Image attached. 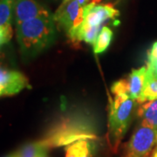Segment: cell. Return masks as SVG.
<instances>
[{
  "label": "cell",
  "instance_id": "1",
  "mask_svg": "<svg viewBox=\"0 0 157 157\" xmlns=\"http://www.w3.org/2000/svg\"><path fill=\"white\" fill-rule=\"evenodd\" d=\"M96 139L95 128L91 120L85 115H70L52 124L39 142L49 151L52 148L67 147L78 140Z\"/></svg>",
  "mask_w": 157,
  "mask_h": 157
},
{
  "label": "cell",
  "instance_id": "2",
  "mask_svg": "<svg viewBox=\"0 0 157 157\" xmlns=\"http://www.w3.org/2000/svg\"><path fill=\"white\" fill-rule=\"evenodd\" d=\"M53 15L39 16L16 25L18 45L26 57H34L49 47L55 39Z\"/></svg>",
  "mask_w": 157,
  "mask_h": 157
},
{
  "label": "cell",
  "instance_id": "3",
  "mask_svg": "<svg viewBox=\"0 0 157 157\" xmlns=\"http://www.w3.org/2000/svg\"><path fill=\"white\" fill-rule=\"evenodd\" d=\"M135 100L126 94H113L110 102L108 124H107V141L113 152H117L121 140L131 123Z\"/></svg>",
  "mask_w": 157,
  "mask_h": 157
},
{
  "label": "cell",
  "instance_id": "4",
  "mask_svg": "<svg viewBox=\"0 0 157 157\" xmlns=\"http://www.w3.org/2000/svg\"><path fill=\"white\" fill-rule=\"evenodd\" d=\"M84 17L85 7L75 0H63L53 14L55 24L67 33L71 40H73L77 30L84 21Z\"/></svg>",
  "mask_w": 157,
  "mask_h": 157
},
{
  "label": "cell",
  "instance_id": "5",
  "mask_svg": "<svg viewBox=\"0 0 157 157\" xmlns=\"http://www.w3.org/2000/svg\"><path fill=\"white\" fill-rule=\"evenodd\" d=\"M157 129L140 123L124 146L122 157H147L156 145Z\"/></svg>",
  "mask_w": 157,
  "mask_h": 157
},
{
  "label": "cell",
  "instance_id": "6",
  "mask_svg": "<svg viewBox=\"0 0 157 157\" xmlns=\"http://www.w3.org/2000/svg\"><path fill=\"white\" fill-rule=\"evenodd\" d=\"M146 73L147 67L132 70L126 78L113 83L111 88L113 94H126L137 101L144 89Z\"/></svg>",
  "mask_w": 157,
  "mask_h": 157
},
{
  "label": "cell",
  "instance_id": "7",
  "mask_svg": "<svg viewBox=\"0 0 157 157\" xmlns=\"http://www.w3.org/2000/svg\"><path fill=\"white\" fill-rule=\"evenodd\" d=\"M119 16V11L111 4H90L85 7V17L83 23L91 26L102 28L105 24L115 19Z\"/></svg>",
  "mask_w": 157,
  "mask_h": 157
},
{
  "label": "cell",
  "instance_id": "8",
  "mask_svg": "<svg viewBox=\"0 0 157 157\" xmlns=\"http://www.w3.org/2000/svg\"><path fill=\"white\" fill-rule=\"evenodd\" d=\"M29 87L28 78L23 73L0 65V97L13 95Z\"/></svg>",
  "mask_w": 157,
  "mask_h": 157
},
{
  "label": "cell",
  "instance_id": "9",
  "mask_svg": "<svg viewBox=\"0 0 157 157\" xmlns=\"http://www.w3.org/2000/svg\"><path fill=\"white\" fill-rule=\"evenodd\" d=\"M51 12L37 0H14V19L16 25Z\"/></svg>",
  "mask_w": 157,
  "mask_h": 157
},
{
  "label": "cell",
  "instance_id": "10",
  "mask_svg": "<svg viewBox=\"0 0 157 157\" xmlns=\"http://www.w3.org/2000/svg\"><path fill=\"white\" fill-rule=\"evenodd\" d=\"M94 150V140H80L66 147V157H93Z\"/></svg>",
  "mask_w": 157,
  "mask_h": 157
},
{
  "label": "cell",
  "instance_id": "11",
  "mask_svg": "<svg viewBox=\"0 0 157 157\" xmlns=\"http://www.w3.org/2000/svg\"><path fill=\"white\" fill-rule=\"evenodd\" d=\"M137 115L140 119V123L157 129V100L141 103L137 111Z\"/></svg>",
  "mask_w": 157,
  "mask_h": 157
},
{
  "label": "cell",
  "instance_id": "12",
  "mask_svg": "<svg viewBox=\"0 0 157 157\" xmlns=\"http://www.w3.org/2000/svg\"><path fill=\"white\" fill-rule=\"evenodd\" d=\"M153 100H157V76L147 68L144 89L137 102L141 104Z\"/></svg>",
  "mask_w": 157,
  "mask_h": 157
},
{
  "label": "cell",
  "instance_id": "13",
  "mask_svg": "<svg viewBox=\"0 0 157 157\" xmlns=\"http://www.w3.org/2000/svg\"><path fill=\"white\" fill-rule=\"evenodd\" d=\"M47 150L39 142V140L27 143L16 152L17 157H45L47 155Z\"/></svg>",
  "mask_w": 157,
  "mask_h": 157
},
{
  "label": "cell",
  "instance_id": "14",
  "mask_svg": "<svg viewBox=\"0 0 157 157\" xmlns=\"http://www.w3.org/2000/svg\"><path fill=\"white\" fill-rule=\"evenodd\" d=\"M113 32L109 27L104 25L101 28L100 33L98 35L95 42L94 44V51L96 54H100L101 52H105L110 45L112 41Z\"/></svg>",
  "mask_w": 157,
  "mask_h": 157
},
{
  "label": "cell",
  "instance_id": "15",
  "mask_svg": "<svg viewBox=\"0 0 157 157\" xmlns=\"http://www.w3.org/2000/svg\"><path fill=\"white\" fill-rule=\"evenodd\" d=\"M14 17V0H0V26L11 25Z\"/></svg>",
  "mask_w": 157,
  "mask_h": 157
},
{
  "label": "cell",
  "instance_id": "16",
  "mask_svg": "<svg viewBox=\"0 0 157 157\" xmlns=\"http://www.w3.org/2000/svg\"><path fill=\"white\" fill-rule=\"evenodd\" d=\"M147 68L157 76V41L155 42L147 53Z\"/></svg>",
  "mask_w": 157,
  "mask_h": 157
},
{
  "label": "cell",
  "instance_id": "17",
  "mask_svg": "<svg viewBox=\"0 0 157 157\" xmlns=\"http://www.w3.org/2000/svg\"><path fill=\"white\" fill-rule=\"evenodd\" d=\"M12 38L11 25L0 26V47L7 44Z\"/></svg>",
  "mask_w": 157,
  "mask_h": 157
},
{
  "label": "cell",
  "instance_id": "18",
  "mask_svg": "<svg viewBox=\"0 0 157 157\" xmlns=\"http://www.w3.org/2000/svg\"><path fill=\"white\" fill-rule=\"evenodd\" d=\"M75 1H77L79 5H81V6H84V7L88 6L90 4H94V0H75Z\"/></svg>",
  "mask_w": 157,
  "mask_h": 157
},
{
  "label": "cell",
  "instance_id": "19",
  "mask_svg": "<svg viewBox=\"0 0 157 157\" xmlns=\"http://www.w3.org/2000/svg\"><path fill=\"white\" fill-rule=\"evenodd\" d=\"M147 157H157V144L155 145V147L150 152V154Z\"/></svg>",
  "mask_w": 157,
  "mask_h": 157
},
{
  "label": "cell",
  "instance_id": "20",
  "mask_svg": "<svg viewBox=\"0 0 157 157\" xmlns=\"http://www.w3.org/2000/svg\"><path fill=\"white\" fill-rule=\"evenodd\" d=\"M5 157H17V155H16V152H15V153L10 154V155H6Z\"/></svg>",
  "mask_w": 157,
  "mask_h": 157
},
{
  "label": "cell",
  "instance_id": "21",
  "mask_svg": "<svg viewBox=\"0 0 157 157\" xmlns=\"http://www.w3.org/2000/svg\"><path fill=\"white\" fill-rule=\"evenodd\" d=\"M101 0H94V4H96V5H98V4H100L101 3Z\"/></svg>",
  "mask_w": 157,
  "mask_h": 157
},
{
  "label": "cell",
  "instance_id": "22",
  "mask_svg": "<svg viewBox=\"0 0 157 157\" xmlns=\"http://www.w3.org/2000/svg\"><path fill=\"white\" fill-rule=\"evenodd\" d=\"M156 144H157V136H156Z\"/></svg>",
  "mask_w": 157,
  "mask_h": 157
},
{
  "label": "cell",
  "instance_id": "23",
  "mask_svg": "<svg viewBox=\"0 0 157 157\" xmlns=\"http://www.w3.org/2000/svg\"><path fill=\"white\" fill-rule=\"evenodd\" d=\"M45 157H47V155H46V156H45Z\"/></svg>",
  "mask_w": 157,
  "mask_h": 157
}]
</instances>
